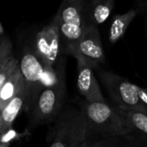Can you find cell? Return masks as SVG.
<instances>
[{
  "instance_id": "cell-1",
  "label": "cell",
  "mask_w": 147,
  "mask_h": 147,
  "mask_svg": "<svg viewBox=\"0 0 147 147\" xmlns=\"http://www.w3.org/2000/svg\"><path fill=\"white\" fill-rule=\"evenodd\" d=\"M78 106L86 117L85 141H92L97 138L123 137L134 133L123 112L106 101L89 102L83 100Z\"/></svg>"
},
{
  "instance_id": "cell-2",
  "label": "cell",
  "mask_w": 147,
  "mask_h": 147,
  "mask_svg": "<svg viewBox=\"0 0 147 147\" xmlns=\"http://www.w3.org/2000/svg\"><path fill=\"white\" fill-rule=\"evenodd\" d=\"M53 122L49 147H79L85 141L86 117L79 106H65Z\"/></svg>"
},
{
  "instance_id": "cell-3",
  "label": "cell",
  "mask_w": 147,
  "mask_h": 147,
  "mask_svg": "<svg viewBox=\"0 0 147 147\" xmlns=\"http://www.w3.org/2000/svg\"><path fill=\"white\" fill-rule=\"evenodd\" d=\"M88 4L85 0H62L53 19L58 25L65 50L74 47L88 24Z\"/></svg>"
},
{
  "instance_id": "cell-4",
  "label": "cell",
  "mask_w": 147,
  "mask_h": 147,
  "mask_svg": "<svg viewBox=\"0 0 147 147\" xmlns=\"http://www.w3.org/2000/svg\"><path fill=\"white\" fill-rule=\"evenodd\" d=\"M115 106L122 111H138L147 115V106L139 96L138 85L115 72L99 66L95 69Z\"/></svg>"
},
{
  "instance_id": "cell-5",
  "label": "cell",
  "mask_w": 147,
  "mask_h": 147,
  "mask_svg": "<svg viewBox=\"0 0 147 147\" xmlns=\"http://www.w3.org/2000/svg\"><path fill=\"white\" fill-rule=\"evenodd\" d=\"M66 97L65 82L59 85L40 90L31 106L30 128L53 122L65 107Z\"/></svg>"
},
{
  "instance_id": "cell-6",
  "label": "cell",
  "mask_w": 147,
  "mask_h": 147,
  "mask_svg": "<svg viewBox=\"0 0 147 147\" xmlns=\"http://www.w3.org/2000/svg\"><path fill=\"white\" fill-rule=\"evenodd\" d=\"M66 53H78L86 59L96 69L106 61L102 39L98 27L88 23L78 42L65 51Z\"/></svg>"
},
{
  "instance_id": "cell-7",
  "label": "cell",
  "mask_w": 147,
  "mask_h": 147,
  "mask_svg": "<svg viewBox=\"0 0 147 147\" xmlns=\"http://www.w3.org/2000/svg\"><path fill=\"white\" fill-rule=\"evenodd\" d=\"M61 42L59 27L53 20L37 33L34 51L46 65H55L61 58Z\"/></svg>"
},
{
  "instance_id": "cell-8",
  "label": "cell",
  "mask_w": 147,
  "mask_h": 147,
  "mask_svg": "<svg viewBox=\"0 0 147 147\" xmlns=\"http://www.w3.org/2000/svg\"><path fill=\"white\" fill-rule=\"evenodd\" d=\"M45 63L38 57L34 50L27 49L19 60V67L24 79L28 96V109L31 108L33 102L39 91V84L44 71Z\"/></svg>"
},
{
  "instance_id": "cell-9",
  "label": "cell",
  "mask_w": 147,
  "mask_h": 147,
  "mask_svg": "<svg viewBox=\"0 0 147 147\" xmlns=\"http://www.w3.org/2000/svg\"><path fill=\"white\" fill-rule=\"evenodd\" d=\"M78 64L77 88L84 100L89 102H105L99 83L95 75L93 65L78 53H72Z\"/></svg>"
},
{
  "instance_id": "cell-10",
  "label": "cell",
  "mask_w": 147,
  "mask_h": 147,
  "mask_svg": "<svg viewBox=\"0 0 147 147\" xmlns=\"http://www.w3.org/2000/svg\"><path fill=\"white\" fill-rule=\"evenodd\" d=\"M28 108V96L24 88L0 111V136L12 129L15 120L23 109Z\"/></svg>"
},
{
  "instance_id": "cell-11",
  "label": "cell",
  "mask_w": 147,
  "mask_h": 147,
  "mask_svg": "<svg viewBox=\"0 0 147 147\" xmlns=\"http://www.w3.org/2000/svg\"><path fill=\"white\" fill-rule=\"evenodd\" d=\"M24 88V79L18 67L0 90V111Z\"/></svg>"
},
{
  "instance_id": "cell-12",
  "label": "cell",
  "mask_w": 147,
  "mask_h": 147,
  "mask_svg": "<svg viewBox=\"0 0 147 147\" xmlns=\"http://www.w3.org/2000/svg\"><path fill=\"white\" fill-rule=\"evenodd\" d=\"M138 12L139 10L137 9L132 8L127 12L121 15H115L113 17L109 32V40L111 44L116 43L124 36L130 23L134 21Z\"/></svg>"
},
{
  "instance_id": "cell-13",
  "label": "cell",
  "mask_w": 147,
  "mask_h": 147,
  "mask_svg": "<svg viewBox=\"0 0 147 147\" xmlns=\"http://www.w3.org/2000/svg\"><path fill=\"white\" fill-rule=\"evenodd\" d=\"M115 5V0H90L88 5V23L99 26L108 20Z\"/></svg>"
},
{
  "instance_id": "cell-14",
  "label": "cell",
  "mask_w": 147,
  "mask_h": 147,
  "mask_svg": "<svg viewBox=\"0 0 147 147\" xmlns=\"http://www.w3.org/2000/svg\"><path fill=\"white\" fill-rule=\"evenodd\" d=\"M122 111V110H121ZM134 133H138L147 141V115L138 111H122Z\"/></svg>"
},
{
  "instance_id": "cell-15",
  "label": "cell",
  "mask_w": 147,
  "mask_h": 147,
  "mask_svg": "<svg viewBox=\"0 0 147 147\" xmlns=\"http://www.w3.org/2000/svg\"><path fill=\"white\" fill-rule=\"evenodd\" d=\"M18 67H19V60L15 57L9 59L2 66V68L0 69V90Z\"/></svg>"
},
{
  "instance_id": "cell-16",
  "label": "cell",
  "mask_w": 147,
  "mask_h": 147,
  "mask_svg": "<svg viewBox=\"0 0 147 147\" xmlns=\"http://www.w3.org/2000/svg\"><path fill=\"white\" fill-rule=\"evenodd\" d=\"M121 137L105 138L95 140L96 141H85L79 147H128L120 142Z\"/></svg>"
},
{
  "instance_id": "cell-17",
  "label": "cell",
  "mask_w": 147,
  "mask_h": 147,
  "mask_svg": "<svg viewBox=\"0 0 147 147\" xmlns=\"http://www.w3.org/2000/svg\"><path fill=\"white\" fill-rule=\"evenodd\" d=\"M13 55V44L8 37L0 38V69Z\"/></svg>"
},
{
  "instance_id": "cell-18",
  "label": "cell",
  "mask_w": 147,
  "mask_h": 147,
  "mask_svg": "<svg viewBox=\"0 0 147 147\" xmlns=\"http://www.w3.org/2000/svg\"><path fill=\"white\" fill-rule=\"evenodd\" d=\"M138 92L140 100L145 105L147 106V88H141L138 86Z\"/></svg>"
},
{
  "instance_id": "cell-19",
  "label": "cell",
  "mask_w": 147,
  "mask_h": 147,
  "mask_svg": "<svg viewBox=\"0 0 147 147\" xmlns=\"http://www.w3.org/2000/svg\"><path fill=\"white\" fill-rule=\"evenodd\" d=\"M140 8H142V9L146 13L147 15V0H140Z\"/></svg>"
},
{
  "instance_id": "cell-20",
  "label": "cell",
  "mask_w": 147,
  "mask_h": 147,
  "mask_svg": "<svg viewBox=\"0 0 147 147\" xmlns=\"http://www.w3.org/2000/svg\"><path fill=\"white\" fill-rule=\"evenodd\" d=\"M3 33H4V29H3V27L1 22H0V38H1V36L3 34Z\"/></svg>"
},
{
  "instance_id": "cell-21",
  "label": "cell",
  "mask_w": 147,
  "mask_h": 147,
  "mask_svg": "<svg viewBox=\"0 0 147 147\" xmlns=\"http://www.w3.org/2000/svg\"><path fill=\"white\" fill-rule=\"evenodd\" d=\"M146 29H147V16H146Z\"/></svg>"
},
{
  "instance_id": "cell-22",
  "label": "cell",
  "mask_w": 147,
  "mask_h": 147,
  "mask_svg": "<svg viewBox=\"0 0 147 147\" xmlns=\"http://www.w3.org/2000/svg\"><path fill=\"white\" fill-rule=\"evenodd\" d=\"M0 147H3V146H2V145H1V144H0Z\"/></svg>"
}]
</instances>
